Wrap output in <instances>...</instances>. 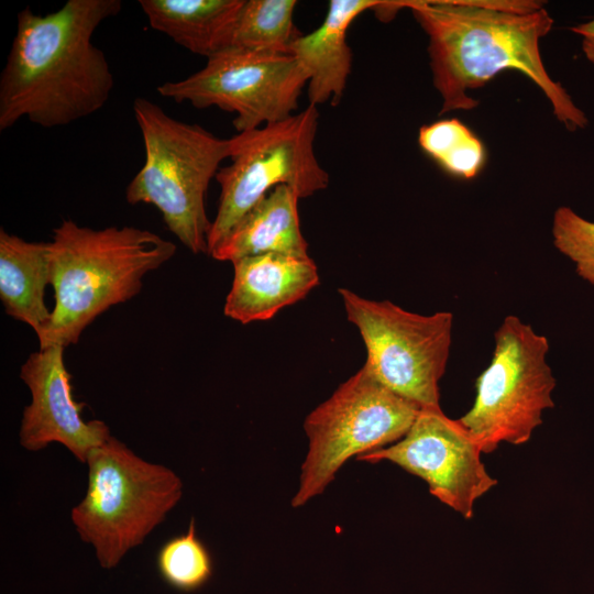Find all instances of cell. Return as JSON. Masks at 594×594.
<instances>
[{
  "label": "cell",
  "instance_id": "4",
  "mask_svg": "<svg viewBox=\"0 0 594 594\" xmlns=\"http://www.w3.org/2000/svg\"><path fill=\"white\" fill-rule=\"evenodd\" d=\"M133 112L145 160L127 187V201L155 206L180 243L194 254L207 253L211 222L206 194L220 164L230 158L231 139L172 118L146 98L134 100Z\"/></svg>",
  "mask_w": 594,
  "mask_h": 594
},
{
  "label": "cell",
  "instance_id": "16",
  "mask_svg": "<svg viewBox=\"0 0 594 594\" xmlns=\"http://www.w3.org/2000/svg\"><path fill=\"white\" fill-rule=\"evenodd\" d=\"M243 2L244 0H139L152 29L206 58L228 48Z\"/></svg>",
  "mask_w": 594,
  "mask_h": 594
},
{
  "label": "cell",
  "instance_id": "19",
  "mask_svg": "<svg viewBox=\"0 0 594 594\" xmlns=\"http://www.w3.org/2000/svg\"><path fill=\"white\" fill-rule=\"evenodd\" d=\"M418 143L425 153L453 176L472 179L485 163L484 144L458 119L422 125Z\"/></svg>",
  "mask_w": 594,
  "mask_h": 594
},
{
  "label": "cell",
  "instance_id": "11",
  "mask_svg": "<svg viewBox=\"0 0 594 594\" xmlns=\"http://www.w3.org/2000/svg\"><path fill=\"white\" fill-rule=\"evenodd\" d=\"M482 450L474 438L441 408H421L407 433L389 447L358 457L360 461H389L422 479L429 492L464 518L497 481L481 461Z\"/></svg>",
  "mask_w": 594,
  "mask_h": 594
},
{
  "label": "cell",
  "instance_id": "12",
  "mask_svg": "<svg viewBox=\"0 0 594 594\" xmlns=\"http://www.w3.org/2000/svg\"><path fill=\"white\" fill-rule=\"evenodd\" d=\"M64 350L57 344L40 348L21 366L20 377L31 392V403L22 414L20 444L29 451H40L58 442L86 463L90 451L111 435L103 421H86L81 417L86 404L73 396Z\"/></svg>",
  "mask_w": 594,
  "mask_h": 594
},
{
  "label": "cell",
  "instance_id": "17",
  "mask_svg": "<svg viewBox=\"0 0 594 594\" xmlns=\"http://www.w3.org/2000/svg\"><path fill=\"white\" fill-rule=\"evenodd\" d=\"M51 285L50 242H29L0 230V299L6 314L37 334L51 318L45 288Z\"/></svg>",
  "mask_w": 594,
  "mask_h": 594
},
{
  "label": "cell",
  "instance_id": "7",
  "mask_svg": "<svg viewBox=\"0 0 594 594\" xmlns=\"http://www.w3.org/2000/svg\"><path fill=\"white\" fill-rule=\"evenodd\" d=\"M420 410L362 366L306 417L308 451L292 506H304L323 493L350 458L400 440Z\"/></svg>",
  "mask_w": 594,
  "mask_h": 594
},
{
  "label": "cell",
  "instance_id": "6",
  "mask_svg": "<svg viewBox=\"0 0 594 594\" xmlns=\"http://www.w3.org/2000/svg\"><path fill=\"white\" fill-rule=\"evenodd\" d=\"M318 121L317 107L308 103L285 120L230 138L231 162L216 175L221 191L207 237L208 254L275 187L286 185L299 199L328 187L329 174L315 152Z\"/></svg>",
  "mask_w": 594,
  "mask_h": 594
},
{
  "label": "cell",
  "instance_id": "1",
  "mask_svg": "<svg viewBox=\"0 0 594 594\" xmlns=\"http://www.w3.org/2000/svg\"><path fill=\"white\" fill-rule=\"evenodd\" d=\"M535 0H404V8L428 36L433 86L442 98L440 114L472 110L468 91L483 87L505 69L529 77L546 95L566 129H584L585 113L548 74L539 44L553 19Z\"/></svg>",
  "mask_w": 594,
  "mask_h": 594
},
{
  "label": "cell",
  "instance_id": "22",
  "mask_svg": "<svg viewBox=\"0 0 594 594\" xmlns=\"http://www.w3.org/2000/svg\"><path fill=\"white\" fill-rule=\"evenodd\" d=\"M582 37V51L586 59L594 65V18L571 29Z\"/></svg>",
  "mask_w": 594,
  "mask_h": 594
},
{
  "label": "cell",
  "instance_id": "8",
  "mask_svg": "<svg viewBox=\"0 0 594 594\" xmlns=\"http://www.w3.org/2000/svg\"><path fill=\"white\" fill-rule=\"evenodd\" d=\"M494 340L491 362L475 381L473 406L458 419L483 453L493 452L501 442H527L542 424V413L554 407L557 382L547 362V337L508 315Z\"/></svg>",
  "mask_w": 594,
  "mask_h": 594
},
{
  "label": "cell",
  "instance_id": "18",
  "mask_svg": "<svg viewBox=\"0 0 594 594\" xmlns=\"http://www.w3.org/2000/svg\"><path fill=\"white\" fill-rule=\"evenodd\" d=\"M295 0H244L229 46L251 52L292 55L302 34L294 23Z\"/></svg>",
  "mask_w": 594,
  "mask_h": 594
},
{
  "label": "cell",
  "instance_id": "10",
  "mask_svg": "<svg viewBox=\"0 0 594 594\" xmlns=\"http://www.w3.org/2000/svg\"><path fill=\"white\" fill-rule=\"evenodd\" d=\"M309 75L293 55L234 47L207 58L198 72L156 87L160 96L197 109L217 107L235 113L233 125L245 132L295 114Z\"/></svg>",
  "mask_w": 594,
  "mask_h": 594
},
{
  "label": "cell",
  "instance_id": "9",
  "mask_svg": "<svg viewBox=\"0 0 594 594\" xmlns=\"http://www.w3.org/2000/svg\"><path fill=\"white\" fill-rule=\"evenodd\" d=\"M339 294L348 320L364 342L363 366L385 387L421 408H441L439 382L450 356L453 315H420L348 288H340Z\"/></svg>",
  "mask_w": 594,
  "mask_h": 594
},
{
  "label": "cell",
  "instance_id": "20",
  "mask_svg": "<svg viewBox=\"0 0 594 594\" xmlns=\"http://www.w3.org/2000/svg\"><path fill=\"white\" fill-rule=\"evenodd\" d=\"M156 566L164 582L182 592L196 591L207 583L212 573V560L196 535L194 518L185 534L163 543L156 556Z\"/></svg>",
  "mask_w": 594,
  "mask_h": 594
},
{
  "label": "cell",
  "instance_id": "13",
  "mask_svg": "<svg viewBox=\"0 0 594 594\" xmlns=\"http://www.w3.org/2000/svg\"><path fill=\"white\" fill-rule=\"evenodd\" d=\"M232 264L233 280L223 311L243 324L273 318L319 284L317 266L308 255L270 253Z\"/></svg>",
  "mask_w": 594,
  "mask_h": 594
},
{
  "label": "cell",
  "instance_id": "14",
  "mask_svg": "<svg viewBox=\"0 0 594 594\" xmlns=\"http://www.w3.org/2000/svg\"><path fill=\"white\" fill-rule=\"evenodd\" d=\"M384 1L331 0L321 25L295 41L292 55L309 75V105L318 107L330 102L336 106L341 101L352 68L348 30L360 14L378 10Z\"/></svg>",
  "mask_w": 594,
  "mask_h": 594
},
{
  "label": "cell",
  "instance_id": "3",
  "mask_svg": "<svg viewBox=\"0 0 594 594\" xmlns=\"http://www.w3.org/2000/svg\"><path fill=\"white\" fill-rule=\"evenodd\" d=\"M50 252L55 302L36 336L40 348H66L98 316L136 296L145 274L169 261L176 245L135 227L95 230L64 220L54 229Z\"/></svg>",
  "mask_w": 594,
  "mask_h": 594
},
{
  "label": "cell",
  "instance_id": "5",
  "mask_svg": "<svg viewBox=\"0 0 594 594\" xmlns=\"http://www.w3.org/2000/svg\"><path fill=\"white\" fill-rule=\"evenodd\" d=\"M86 463L87 492L73 508L72 521L99 564L113 569L178 504L183 483L174 471L145 461L112 436L90 451Z\"/></svg>",
  "mask_w": 594,
  "mask_h": 594
},
{
  "label": "cell",
  "instance_id": "2",
  "mask_svg": "<svg viewBox=\"0 0 594 594\" xmlns=\"http://www.w3.org/2000/svg\"><path fill=\"white\" fill-rule=\"evenodd\" d=\"M120 0H68L58 10L19 12L0 76V131L25 118L42 128L68 125L99 111L114 86L110 64L92 43Z\"/></svg>",
  "mask_w": 594,
  "mask_h": 594
},
{
  "label": "cell",
  "instance_id": "21",
  "mask_svg": "<svg viewBox=\"0 0 594 594\" xmlns=\"http://www.w3.org/2000/svg\"><path fill=\"white\" fill-rule=\"evenodd\" d=\"M551 233L554 248L575 264L582 279L594 286V222L561 206L553 213Z\"/></svg>",
  "mask_w": 594,
  "mask_h": 594
},
{
  "label": "cell",
  "instance_id": "15",
  "mask_svg": "<svg viewBox=\"0 0 594 594\" xmlns=\"http://www.w3.org/2000/svg\"><path fill=\"white\" fill-rule=\"evenodd\" d=\"M298 195L280 185L261 199L211 252L217 261L270 254L307 256L298 217Z\"/></svg>",
  "mask_w": 594,
  "mask_h": 594
}]
</instances>
